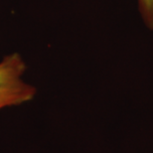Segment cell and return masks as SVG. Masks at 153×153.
I'll use <instances>...</instances> for the list:
<instances>
[{
	"label": "cell",
	"instance_id": "6da1fadb",
	"mask_svg": "<svg viewBox=\"0 0 153 153\" xmlns=\"http://www.w3.org/2000/svg\"><path fill=\"white\" fill-rule=\"evenodd\" d=\"M26 64L20 54L12 53L0 62V109L30 102L36 88L24 81Z\"/></svg>",
	"mask_w": 153,
	"mask_h": 153
},
{
	"label": "cell",
	"instance_id": "7a4b0ae2",
	"mask_svg": "<svg viewBox=\"0 0 153 153\" xmlns=\"http://www.w3.org/2000/svg\"><path fill=\"white\" fill-rule=\"evenodd\" d=\"M137 4L145 25L153 29V0H137Z\"/></svg>",
	"mask_w": 153,
	"mask_h": 153
}]
</instances>
